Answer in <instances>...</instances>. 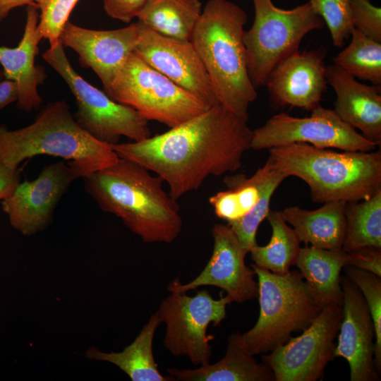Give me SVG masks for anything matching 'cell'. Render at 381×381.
Masks as SVG:
<instances>
[{"mask_svg":"<svg viewBox=\"0 0 381 381\" xmlns=\"http://www.w3.org/2000/svg\"><path fill=\"white\" fill-rule=\"evenodd\" d=\"M247 122L218 104L161 134L110 145L119 157L160 176L177 201L199 188L210 176L241 167L253 137Z\"/></svg>","mask_w":381,"mask_h":381,"instance_id":"cell-1","label":"cell"},{"mask_svg":"<svg viewBox=\"0 0 381 381\" xmlns=\"http://www.w3.org/2000/svg\"><path fill=\"white\" fill-rule=\"evenodd\" d=\"M87 192L145 243L173 242L182 229L179 206L163 179L124 158L84 178Z\"/></svg>","mask_w":381,"mask_h":381,"instance_id":"cell-2","label":"cell"},{"mask_svg":"<svg viewBox=\"0 0 381 381\" xmlns=\"http://www.w3.org/2000/svg\"><path fill=\"white\" fill-rule=\"evenodd\" d=\"M247 21L246 13L237 4L229 0H209L190 39L219 104L245 119L257 98L243 43Z\"/></svg>","mask_w":381,"mask_h":381,"instance_id":"cell-3","label":"cell"},{"mask_svg":"<svg viewBox=\"0 0 381 381\" xmlns=\"http://www.w3.org/2000/svg\"><path fill=\"white\" fill-rule=\"evenodd\" d=\"M269 159L303 180L314 202H358L381 190V152H338L296 143L269 149Z\"/></svg>","mask_w":381,"mask_h":381,"instance_id":"cell-4","label":"cell"},{"mask_svg":"<svg viewBox=\"0 0 381 381\" xmlns=\"http://www.w3.org/2000/svg\"><path fill=\"white\" fill-rule=\"evenodd\" d=\"M48 155L70 160L79 177L115 164L119 159L110 145L87 133L64 101L47 104L30 125L8 130L0 124V160L18 169L25 159Z\"/></svg>","mask_w":381,"mask_h":381,"instance_id":"cell-5","label":"cell"},{"mask_svg":"<svg viewBox=\"0 0 381 381\" xmlns=\"http://www.w3.org/2000/svg\"><path fill=\"white\" fill-rule=\"evenodd\" d=\"M251 267L258 277L260 313L256 324L246 333H238V339L254 356L285 344L293 332L307 328L322 308L299 271L281 275L255 264Z\"/></svg>","mask_w":381,"mask_h":381,"instance_id":"cell-6","label":"cell"},{"mask_svg":"<svg viewBox=\"0 0 381 381\" xmlns=\"http://www.w3.org/2000/svg\"><path fill=\"white\" fill-rule=\"evenodd\" d=\"M254 20L243 33L249 77L255 88L265 85L274 67L298 51L309 32L323 28V20L308 2L290 9L272 0H252Z\"/></svg>","mask_w":381,"mask_h":381,"instance_id":"cell-7","label":"cell"},{"mask_svg":"<svg viewBox=\"0 0 381 381\" xmlns=\"http://www.w3.org/2000/svg\"><path fill=\"white\" fill-rule=\"evenodd\" d=\"M106 93L137 111L147 121L169 128L200 114L211 107L150 66L133 52Z\"/></svg>","mask_w":381,"mask_h":381,"instance_id":"cell-8","label":"cell"},{"mask_svg":"<svg viewBox=\"0 0 381 381\" xmlns=\"http://www.w3.org/2000/svg\"><path fill=\"white\" fill-rule=\"evenodd\" d=\"M64 80L74 95L78 123L97 140L113 145L121 136L140 141L151 136L148 121L137 111L111 99L92 85L72 67L61 42L42 55Z\"/></svg>","mask_w":381,"mask_h":381,"instance_id":"cell-9","label":"cell"},{"mask_svg":"<svg viewBox=\"0 0 381 381\" xmlns=\"http://www.w3.org/2000/svg\"><path fill=\"white\" fill-rule=\"evenodd\" d=\"M230 303L226 296L221 294L219 299H214L207 289L197 291L194 296L186 292H171L156 311L161 322L166 325L164 346L173 356H186L194 365L210 363V341L214 337L207 334L208 326L221 323Z\"/></svg>","mask_w":381,"mask_h":381,"instance_id":"cell-10","label":"cell"},{"mask_svg":"<svg viewBox=\"0 0 381 381\" xmlns=\"http://www.w3.org/2000/svg\"><path fill=\"white\" fill-rule=\"evenodd\" d=\"M308 117H295L286 113L272 116L253 131L250 148L262 150L296 143L318 148L342 151L370 152L377 145L343 121L334 110L321 105Z\"/></svg>","mask_w":381,"mask_h":381,"instance_id":"cell-11","label":"cell"},{"mask_svg":"<svg viewBox=\"0 0 381 381\" xmlns=\"http://www.w3.org/2000/svg\"><path fill=\"white\" fill-rule=\"evenodd\" d=\"M342 319V304L331 303L303 330L262 356L277 381H316L334 358V340Z\"/></svg>","mask_w":381,"mask_h":381,"instance_id":"cell-12","label":"cell"},{"mask_svg":"<svg viewBox=\"0 0 381 381\" xmlns=\"http://www.w3.org/2000/svg\"><path fill=\"white\" fill-rule=\"evenodd\" d=\"M138 23L134 52L209 107L218 104L208 75L191 41L167 37Z\"/></svg>","mask_w":381,"mask_h":381,"instance_id":"cell-13","label":"cell"},{"mask_svg":"<svg viewBox=\"0 0 381 381\" xmlns=\"http://www.w3.org/2000/svg\"><path fill=\"white\" fill-rule=\"evenodd\" d=\"M78 178L68 163L51 164L33 181L19 182L1 200V209L14 229L23 235L33 234L47 226L61 197Z\"/></svg>","mask_w":381,"mask_h":381,"instance_id":"cell-14","label":"cell"},{"mask_svg":"<svg viewBox=\"0 0 381 381\" xmlns=\"http://www.w3.org/2000/svg\"><path fill=\"white\" fill-rule=\"evenodd\" d=\"M212 255L204 270L193 280L183 284L179 277L167 286L170 292H186L201 286H214L226 291L231 303H244L258 296L254 270L245 264L246 253L229 224H215Z\"/></svg>","mask_w":381,"mask_h":381,"instance_id":"cell-15","label":"cell"},{"mask_svg":"<svg viewBox=\"0 0 381 381\" xmlns=\"http://www.w3.org/2000/svg\"><path fill=\"white\" fill-rule=\"evenodd\" d=\"M327 52L323 47L298 50L280 61L265 84L273 102L308 111L320 106L328 84Z\"/></svg>","mask_w":381,"mask_h":381,"instance_id":"cell-16","label":"cell"},{"mask_svg":"<svg viewBox=\"0 0 381 381\" xmlns=\"http://www.w3.org/2000/svg\"><path fill=\"white\" fill-rule=\"evenodd\" d=\"M139 30L138 22L123 28L91 30L68 21L60 40L64 47L73 49L81 66L90 68L101 80L105 92L120 68L134 52Z\"/></svg>","mask_w":381,"mask_h":381,"instance_id":"cell-17","label":"cell"},{"mask_svg":"<svg viewBox=\"0 0 381 381\" xmlns=\"http://www.w3.org/2000/svg\"><path fill=\"white\" fill-rule=\"evenodd\" d=\"M343 291L342 319L334 357L346 360L351 381L377 378L375 365V326L367 303L358 288L347 277H341Z\"/></svg>","mask_w":381,"mask_h":381,"instance_id":"cell-18","label":"cell"},{"mask_svg":"<svg viewBox=\"0 0 381 381\" xmlns=\"http://www.w3.org/2000/svg\"><path fill=\"white\" fill-rule=\"evenodd\" d=\"M327 83L336 93L334 111L340 119L381 145V87L368 85L335 64L327 66Z\"/></svg>","mask_w":381,"mask_h":381,"instance_id":"cell-19","label":"cell"},{"mask_svg":"<svg viewBox=\"0 0 381 381\" xmlns=\"http://www.w3.org/2000/svg\"><path fill=\"white\" fill-rule=\"evenodd\" d=\"M39 9L28 5L26 21L21 40L16 47L0 46V64L4 78L16 82L18 89L17 106L25 111L38 109L42 104L38 85L43 83L44 68L35 63L42 40L38 30Z\"/></svg>","mask_w":381,"mask_h":381,"instance_id":"cell-20","label":"cell"},{"mask_svg":"<svg viewBox=\"0 0 381 381\" xmlns=\"http://www.w3.org/2000/svg\"><path fill=\"white\" fill-rule=\"evenodd\" d=\"M167 372L174 380L182 381H273L274 376L265 363H260L238 339V332L228 338L224 356L213 364L195 369L170 368Z\"/></svg>","mask_w":381,"mask_h":381,"instance_id":"cell-21","label":"cell"},{"mask_svg":"<svg viewBox=\"0 0 381 381\" xmlns=\"http://www.w3.org/2000/svg\"><path fill=\"white\" fill-rule=\"evenodd\" d=\"M346 201H332L314 210L298 206L281 211L293 226L301 242L306 245L332 250H342L346 229Z\"/></svg>","mask_w":381,"mask_h":381,"instance_id":"cell-22","label":"cell"},{"mask_svg":"<svg viewBox=\"0 0 381 381\" xmlns=\"http://www.w3.org/2000/svg\"><path fill=\"white\" fill-rule=\"evenodd\" d=\"M347 253L312 246L301 248L295 265L317 303L323 308L343 303L340 272L346 265Z\"/></svg>","mask_w":381,"mask_h":381,"instance_id":"cell-23","label":"cell"},{"mask_svg":"<svg viewBox=\"0 0 381 381\" xmlns=\"http://www.w3.org/2000/svg\"><path fill=\"white\" fill-rule=\"evenodd\" d=\"M161 321L155 313L135 340L121 352H102L95 348L87 351L89 358L107 361L116 365L133 381H170L171 376L161 375L155 361L152 344L156 329Z\"/></svg>","mask_w":381,"mask_h":381,"instance_id":"cell-24","label":"cell"},{"mask_svg":"<svg viewBox=\"0 0 381 381\" xmlns=\"http://www.w3.org/2000/svg\"><path fill=\"white\" fill-rule=\"evenodd\" d=\"M202 11L200 0H149L137 18L159 34L190 40Z\"/></svg>","mask_w":381,"mask_h":381,"instance_id":"cell-25","label":"cell"},{"mask_svg":"<svg viewBox=\"0 0 381 381\" xmlns=\"http://www.w3.org/2000/svg\"><path fill=\"white\" fill-rule=\"evenodd\" d=\"M267 219L272 227L270 242L255 246L250 253L256 265L277 274H286L295 265L301 241L293 228L287 225L280 211H270Z\"/></svg>","mask_w":381,"mask_h":381,"instance_id":"cell-26","label":"cell"},{"mask_svg":"<svg viewBox=\"0 0 381 381\" xmlns=\"http://www.w3.org/2000/svg\"><path fill=\"white\" fill-rule=\"evenodd\" d=\"M346 229L342 250L381 248V190L368 199L346 203Z\"/></svg>","mask_w":381,"mask_h":381,"instance_id":"cell-27","label":"cell"},{"mask_svg":"<svg viewBox=\"0 0 381 381\" xmlns=\"http://www.w3.org/2000/svg\"><path fill=\"white\" fill-rule=\"evenodd\" d=\"M260 190V198L254 208L241 219L227 223L236 236L242 248L248 253L257 246L256 233L267 218L271 198L281 183L287 178L268 158L253 175Z\"/></svg>","mask_w":381,"mask_h":381,"instance_id":"cell-28","label":"cell"},{"mask_svg":"<svg viewBox=\"0 0 381 381\" xmlns=\"http://www.w3.org/2000/svg\"><path fill=\"white\" fill-rule=\"evenodd\" d=\"M349 44L334 58V64L353 78L381 87V42L353 28Z\"/></svg>","mask_w":381,"mask_h":381,"instance_id":"cell-29","label":"cell"},{"mask_svg":"<svg viewBox=\"0 0 381 381\" xmlns=\"http://www.w3.org/2000/svg\"><path fill=\"white\" fill-rule=\"evenodd\" d=\"M224 183L228 190L219 191L209 201L217 217L227 223L238 220L249 213L260 198V190L252 176L243 174L227 176Z\"/></svg>","mask_w":381,"mask_h":381,"instance_id":"cell-30","label":"cell"},{"mask_svg":"<svg viewBox=\"0 0 381 381\" xmlns=\"http://www.w3.org/2000/svg\"><path fill=\"white\" fill-rule=\"evenodd\" d=\"M347 277L358 288L368 307L375 332V365L377 373L381 368V279L368 271L345 266Z\"/></svg>","mask_w":381,"mask_h":381,"instance_id":"cell-31","label":"cell"},{"mask_svg":"<svg viewBox=\"0 0 381 381\" xmlns=\"http://www.w3.org/2000/svg\"><path fill=\"white\" fill-rule=\"evenodd\" d=\"M308 3L327 25L333 44L342 47L354 28L350 0H309Z\"/></svg>","mask_w":381,"mask_h":381,"instance_id":"cell-32","label":"cell"},{"mask_svg":"<svg viewBox=\"0 0 381 381\" xmlns=\"http://www.w3.org/2000/svg\"><path fill=\"white\" fill-rule=\"evenodd\" d=\"M78 0H35L39 9L37 30L49 47L58 44L61 33Z\"/></svg>","mask_w":381,"mask_h":381,"instance_id":"cell-33","label":"cell"},{"mask_svg":"<svg viewBox=\"0 0 381 381\" xmlns=\"http://www.w3.org/2000/svg\"><path fill=\"white\" fill-rule=\"evenodd\" d=\"M353 28L381 42V8L370 0H350Z\"/></svg>","mask_w":381,"mask_h":381,"instance_id":"cell-34","label":"cell"},{"mask_svg":"<svg viewBox=\"0 0 381 381\" xmlns=\"http://www.w3.org/2000/svg\"><path fill=\"white\" fill-rule=\"evenodd\" d=\"M346 266H352L381 277V248L364 247L347 253Z\"/></svg>","mask_w":381,"mask_h":381,"instance_id":"cell-35","label":"cell"},{"mask_svg":"<svg viewBox=\"0 0 381 381\" xmlns=\"http://www.w3.org/2000/svg\"><path fill=\"white\" fill-rule=\"evenodd\" d=\"M149 0H103L106 13L126 23L138 18Z\"/></svg>","mask_w":381,"mask_h":381,"instance_id":"cell-36","label":"cell"},{"mask_svg":"<svg viewBox=\"0 0 381 381\" xmlns=\"http://www.w3.org/2000/svg\"><path fill=\"white\" fill-rule=\"evenodd\" d=\"M20 182L18 169H12L0 160V200L8 196Z\"/></svg>","mask_w":381,"mask_h":381,"instance_id":"cell-37","label":"cell"},{"mask_svg":"<svg viewBox=\"0 0 381 381\" xmlns=\"http://www.w3.org/2000/svg\"><path fill=\"white\" fill-rule=\"evenodd\" d=\"M18 97L17 84L12 80L4 78L0 80V111Z\"/></svg>","mask_w":381,"mask_h":381,"instance_id":"cell-38","label":"cell"},{"mask_svg":"<svg viewBox=\"0 0 381 381\" xmlns=\"http://www.w3.org/2000/svg\"><path fill=\"white\" fill-rule=\"evenodd\" d=\"M24 5H36L35 0H0V23L13 8Z\"/></svg>","mask_w":381,"mask_h":381,"instance_id":"cell-39","label":"cell"},{"mask_svg":"<svg viewBox=\"0 0 381 381\" xmlns=\"http://www.w3.org/2000/svg\"><path fill=\"white\" fill-rule=\"evenodd\" d=\"M4 78V74L3 70H0V80Z\"/></svg>","mask_w":381,"mask_h":381,"instance_id":"cell-40","label":"cell"}]
</instances>
